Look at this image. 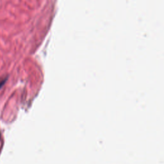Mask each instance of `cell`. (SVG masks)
Segmentation results:
<instances>
[{"mask_svg": "<svg viewBox=\"0 0 164 164\" xmlns=\"http://www.w3.org/2000/svg\"><path fill=\"white\" fill-rule=\"evenodd\" d=\"M0 138H1V135H0Z\"/></svg>", "mask_w": 164, "mask_h": 164, "instance_id": "cell-2", "label": "cell"}, {"mask_svg": "<svg viewBox=\"0 0 164 164\" xmlns=\"http://www.w3.org/2000/svg\"><path fill=\"white\" fill-rule=\"evenodd\" d=\"M7 77H1V78H0V89H1L3 86L5 85V83L7 82Z\"/></svg>", "mask_w": 164, "mask_h": 164, "instance_id": "cell-1", "label": "cell"}]
</instances>
